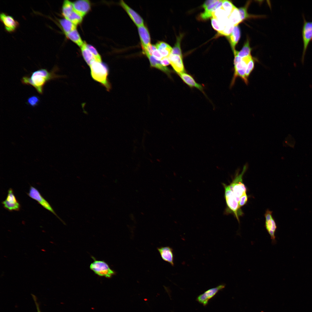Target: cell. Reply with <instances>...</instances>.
Here are the masks:
<instances>
[{"mask_svg":"<svg viewBox=\"0 0 312 312\" xmlns=\"http://www.w3.org/2000/svg\"><path fill=\"white\" fill-rule=\"evenodd\" d=\"M58 69L56 67L50 72L45 69L41 68L31 73L30 76L23 77L21 79L23 84L33 86L38 93L42 94L43 87L47 82L56 78L60 77L55 72Z\"/></svg>","mask_w":312,"mask_h":312,"instance_id":"cell-1","label":"cell"},{"mask_svg":"<svg viewBox=\"0 0 312 312\" xmlns=\"http://www.w3.org/2000/svg\"><path fill=\"white\" fill-rule=\"evenodd\" d=\"M90 66L93 79L101 83L107 90H110L111 86L108 79L109 70L106 65L101 62L95 61Z\"/></svg>","mask_w":312,"mask_h":312,"instance_id":"cell-2","label":"cell"},{"mask_svg":"<svg viewBox=\"0 0 312 312\" xmlns=\"http://www.w3.org/2000/svg\"><path fill=\"white\" fill-rule=\"evenodd\" d=\"M222 184L224 188V197L226 205L224 213L226 214L233 213L239 223V218L243 215V213L239 206L238 202L231 190L229 185L224 183H222Z\"/></svg>","mask_w":312,"mask_h":312,"instance_id":"cell-3","label":"cell"},{"mask_svg":"<svg viewBox=\"0 0 312 312\" xmlns=\"http://www.w3.org/2000/svg\"><path fill=\"white\" fill-rule=\"evenodd\" d=\"M247 167L246 165H245L241 173L239 174L238 172L237 173L232 182L229 185L238 203L241 197L246 192L247 188L243 183V177Z\"/></svg>","mask_w":312,"mask_h":312,"instance_id":"cell-4","label":"cell"},{"mask_svg":"<svg viewBox=\"0 0 312 312\" xmlns=\"http://www.w3.org/2000/svg\"><path fill=\"white\" fill-rule=\"evenodd\" d=\"M252 58L251 55L242 58L241 62L234 65V73L230 85L231 87L235 83L236 78L239 77H240L246 84H248V81L246 77L245 74L248 63Z\"/></svg>","mask_w":312,"mask_h":312,"instance_id":"cell-5","label":"cell"},{"mask_svg":"<svg viewBox=\"0 0 312 312\" xmlns=\"http://www.w3.org/2000/svg\"><path fill=\"white\" fill-rule=\"evenodd\" d=\"M90 269L94 273L101 276L110 278L116 274L108 265L105 261L100 260H94L90 265Z\"/></svg>","mask_w":312,"mask_h":312,"instance_id":"cell-6","label":"cell"},{"mask_svg":"<svg viewBox=\"0 0 312 312\" xmlns=\"http://www.w3.org/2000/svg\"><path fill=\"white\" fill-rule=\"evenodd\" d=\"M303 23L302 34L303 49L301 60L303 62L306 51L310 42L312 41V22L307 21L303 15Z\"/></svg>","mask_w":312,"mask_h":312,"instance_id":"cell-7","label":"cell"},{"mask_svg":"<svg viewBox=\"0 0 312 312\" xmlns=\"http://www.w3.org/2000/svg\"><path fill=\"white\" fill-rule=\"evenodd\" d=\"M29 192L27 194L30 197L36 200L43 207L51 212L63 223H64L57 215L49 203L42 196L37 189L31 186Z\"/></svg>","mask_w":312,"mask_h":312,"instance_id":"cell-8","label":"cell"},{"mask_svg":"<svg viewBox=\"0 0 312 312\" xmlns=\"http://www.w3.org/2000/svg\"><path fill=\"white\" fill-rule=\"evenodd\" d=\"M225 287V284H222L216 287L210 289L198 296L196 298V301L203 306H206L208 304L210 300L213 298L219 291L224 288Z\"/></svg>","mask_w":312,"mask_h":312,"instance_id":"cell-9","label":"cell"},{"mask_svg":"<svg viewBox=\"0 0 312 312\" xmlns=\"http://www.w3.org/2000/svg\"><path fill=\"white\" fill-rule=\"evenodd\" d=\"M265 219V226L271 237L272 242L274 244L276 242L275 233L277 226L272 216V211L268 209L264 215Z\"/></svg>","mask_w":312,"mask_h":312,"instance_id":"cell-10","label":"cell"},{"mask_svg":"<svg viewBox=\"0 0 312 312\" xmlns=\"http://www.w3.org/2000/svg\"><path fill=\"white\" fill-rule=\"evenodd\" d=\"M4 207L10 211H19L21 207L12 188H10L6 199L2 202Z\"/></svg>","mask_w":312,"mask_h":312,"instance_id":"cell-11","label":"cell"},{"mask_svg":"<svg viewBox=\"0 0 312 312\" xmlns=\"http://www.w3.org/2000/svg\"><path fill=\"white\" fill-rule=\"evenodd\" d=\"M0 19L5 30L8 32H14L18 26V23L11 16L2 12L0 14Z\"/></svg>","mask_w":312,"mask_h":312,"instance_id":"cell-12","label":"cell"},{"mask_svg":"<svg viewBox=\"0 0 312 312\" xmlns=\"http://www.w3.org/2000/svg\"><path fill=\"white\" fill-rule=\"evenodd\" d=\"M73 4L74 11L82 17L86 15L90 9V3L88 0H77Z\"/></svg>","mask_w":312,"mask_h":312,"instance_id":"cell-13","label":"cell"},{"mask_svg":"<svg viewBox=\"0 0 312 312\" xmlns=\"http://www.w3.org/2000/svg\"><path fill=\"white\" fill-rule=\"evenodd\" d=\"M120 4L125 10L132 21L138 27L144 25V21L142 18L123 1H121L120 2Z\"/></svg>","mask_w":312,"mask_h":312,"instance_id":"cell-14","label":"cell"},{"mask_svg":"<svg viewBox=\"0 0 312 312\" xmlns=\"http://www.w3.org/2000/svg\"><path fill=\"white\" fill-rule=\"evenodd\" d=\"M168 58L170 64L178 74L185 72L182 57L171 54Z\"/></svg>","mask_w":312,"mask_h":312,"instance_id":"cell-15","label":"cell"},{"mask_svg":"<svg viewBox=\"0 0 312 312\" xmlns=\"http://www.w3.org/2000/svg\"><path fill=\"white\" fill-rule=\"evenodd\" d=\"M157 249L163 260L174 266V257L172 249L169 246L161 247Z\"/></svg>","mask_w":312,"mask_h":312,"instance_id":"cell-16","label":"cell"},{"mask_svg":"<svg viewBox=\"0 0 312 312\" xmlns=\"http://www.w3.org/2000/svg\"><path fill=\"white\" fill-rule=\"evenodd\" d=\"M142 49L151 44L150 34L147 28L144 25L138 27Z\"/></svg>","mask_w":312,"mask_h":312,"instance_id":"cell-17","label":"cell"},{"mask_svg":"<svg viewBox=\"0 0 312 312\" xmlns=\"http://www.w3.org/2000/svg\"><path fill=\"white\" fill-rule=\"evenodd\" d=\"M179 75L183 82L190 87L196 88L204 94L202 85L197 83L190 75L184 72L180 73Z\"/></svg>","mask_w":312,"mask_h":312,"instance_id":"cell-18","label":"cell"},{"mask_svg":"<svg viewBox=\"0 0 312 312\" xmlns=\"http://www.w3.org/2000/svg\"><path fill=\"white\" fill-rule=\"evenodd\" d=\"M240 36V30L238 25L235 26L232 32L229 36L227 37L233 52L235 50V46L239 40Z\"/></svg>","mask_w":312,"mask_h":312,"instance_id":"cell-19","label":"cell"},{"mask_svg":"<svg viewBox=\"0 0 312 312\" xmlns=\"http://www.w3.org/2000/svg\"><path fill=\"white\" fill-rule=\"evenodd\" d=\"M155 46L163 58L168 57L172 53V49L165 42H159Z\"/></svg>","mask_w":312,"mask_h":312,"instance_id":"cell-20","label":"cell"},{"mask_svg":"<svg viewBox=\"0 0 312 312\" xmlns=\"http://www.w3.org/2000/svg\"><path fill=\"white\" fill-rule=\"evenodd\" d=\"M81 48L84 59L87 64L90 66L94 62L96 61L94 56L88 47L87 44L85 42H84Z\"/></svg>","mask_w":312,"mask_h":312,"instance_id":"cell-21","label":"cell"},{"mask_svg":"<svg viewBox=\"0 0 312 312\" xmlns=\"http://www.w3.org/2000/svg\"><path fill=\"white\" fill-rule=\"evenodd\" d=\"M150 61L151 66L158 69L166 73L168 75H170V70L166 66H163L161 64L160 61L155 59L153 56L148 53L145 54Z\"/></svg>","mask_w":312,"mask_h":312,"instance_id":"cell-22","label":"cell"},{"mask_svg":"<svg viewBox=\"0 0 312 312\" xmlns=\"http://www.w3.org/2000/svg\"><path fill=\"white\" fill-rule=\"evenodd\" d=\"M228 19L229 23L234 26L238 25L242 22L238 9L235 6L228 16Z\"/></svg>","mask_w":312,"mask_h":312,"instance_id":"cell-23","label":"cell"},{"mask_svg":"<svg viewBox=\"0 0 312 312\" xmlns=\"http://www.w3.org/2000/svg\"><path fill=\"white\" fill-rule=\"evenodd\" d=\"M59 21L65 34L76 29L75 25L70 21L65 18L59 19Z\"/></svg>","mask_w":312,"mask_h":312,"instance_id":"cell-24","label":"cell"},{"mask_svg":"<svg viewBox=\"0 0 312 312\" xmlns=\"http://www.w3.org/2000/svg\"><path fill=\"white\" fill-rule=\"evenodd\" d=\"M65 35L67 38L79 47H81L84 43L76 29Z\"/></svg>","mask_w":312,"mask_h":312,"instance_id":"cell-25","label":"cell"},{"mask_svg":"<svg viewBox=\"0 0 312 312\" xmlns=\"http://www.w3.org/2000/svg\"><path fill=\"white\" fill-rule=\"evenodd\" d=\"M220 1V0H216L215 2L205 8L204 12L200 14L201 18L203 19L206 20L212 16V13L215 11L214 8Z\"/></svg>","mask_w":312,"mask_h":312,"instance_id":"cell-26","label":"cell"},{"mask_svg":"<svg viewBox=\"0 0 312 312\" xmlns=\"http://www.w3.org/2000/svg\"><path fill=\"white\" fill-rule=\"evenodd\" d=\"M74 10L73 3L68 0H64L62 7V14L64 18L67 19Z\"/></svg>","mask_w":312,"mask_h":312,"instance_id":"cell-27","label":"cell"},{"mask_svg":"<svg viewBox=\"0 0 312 312\" xmlns=\"http://www.w3.org/2000/svg\"><path fill=\"white\" fill-rule=\"evenodd\" d=\"M252 50L250 45L248 39L245 42L242 49L239 51L235 50L233 52H235L239 57L243 58L250 55Z\"/></svg>","mask_w":312,"mask_h":312,"instance_id":"cell-28","label":"cell"},{"mask_svg":"<svg viewBox=\"0 0 312 312\" xmlns=\"http://www.w3.org/2000/svg\"><path fill=\"white\" fill-rule=\"evenodd\" d=\"M66 19L70 21L76 26L81 23L83 20V17L74 10Z\"/></svg>","mask_w":312,"mask_h":312,"instance_id":"cell-29","label":"cell"},{"mask_svg":"<svg viewBox=\"0 0 312 312\" xmlns=\"http://www.w3.org/2000/svg\"><path fill=\"white\" fill-rule=\"evenodd\" d=\"M234 6L230 1L223 0L222 8L226 12L228 16L230 15Z\"/></svg>","mask_w":312,"mask_h":312,"instance_id":"cell-30","label":"cell"},{"mask_svg":"<svg viewBox=\"0 0 312 312\" xmlns=\"http://www.w3.org/2000/svg\"><path fill=\"white\" fill-rule=\"evenodd\" d=\"M182 36H180L177 37L176 42L172 49L171 54L178 55L182 57L180 48V42Z\"/></svg>","mask_w":312,"mask_h":312,"instance_id":"cell-31","label":"cell"},{"mask_svg":"<svg viewBox=\"0 0 312 312\" xmlns=\"http://www.w3.org/2000/svg\"><path fill=\"white\" fill-rule=\"evenodd\" d=\"M235 26L229 22L223 30L218 32V35L228 36L233 31Z\"/></svg>","mask_w":312,"mask_h":312,"instance_id":"cell-32","label":"cell"},{"mask_svg":"<svg viewBox=\"0 0 312 312\" xmlns=\"http://www.w3.org/2000/svg\"><path fill=\"white\" fill-rule=\"evenodd\" d=\"M40 102V99L37 96H32L27 99V103L31 106L34 107L36 106Z\"/></svg>","mask_w":312,"mask_h":312,"instance_id":"cell-33","label":"cell"},{"mask_svg":"<svg viewBox=\"0 0 312 312\" xmlns=\"http://www.w3.org/2000/svg\"><path fill=\"white\" fill-rule=\"evenodd\" d=\"M247 8V6H246L238 9L242 21L250 17L248 13Z\"/></svg>","mask_w":312,"mask_h":312,"instance_id":"cell-34","label":"cell"},{"mask_svg":"<svg viewBox=\"0 0 312 312\" xmlns=\"http://www.w3.org/2000/svg\"><path fill=\"white\" fill-rule=\"evenodd\" d=\"M87 46L94 56L96 61L98 62H101V56L96 49L93 46L90 44H87Z\"/></svg>","mask_w":312,"mask_h":312,"instance_id":"cell-35","label":"cell"},{"mask_svg":"<svg viewBox=\"0 0 312 312\" xmlns=\"http://www.w3.org/2000/svg\"><path fill=\"white\" fill-rule=\"evenodd\" d=\"M254 68V61L252 58L248 63L246 72V77L248 79V77Z\"/></svg>","mask_w":312,"mask_h":312,"instance_id":"cell-36","label":"cell"},{"mask_svg":"<svg viewBox=\"0 0 312 312\" xmlns=\"http://www.w3.org/2000/svg\"><path fill=\"white\" fill-rule=\"evenodd\" d=\"M211 23L213 28L216 30L220 32L224 29L221 26L218 21L213 18H211Z\"/></svg>","mask_w":312,"mask_h":312,"instance_id":"cell-37","label":"cell"},{"mask_svg":"<svg viewBox=\"0 0 312 312\" xmlns=\"http://www.w3.org/2000/svg\"><path fill=\"white\" fill-rule=\"evenodd\" d=\"M248 199V196L246 193L244 194L240 198V200L238 202V204L240 207L244 206L247 203Z\"/></svg>","mask_w":312,"mask_h":312,"instance_id":"cell-38","label":"cell"},{"mask_svg":"<svg viewBox=\"0 0 312 312\" xmlns=\"http://www.w3.org/2000/svg\"><path fill=\"white\" fill-rule=\"evenodd\" d=\"M156 60L160 61L163 58L159 51L156 48L153 51L152 55Z\"/></svg>","mask_w":312,"mask_h":312,"instance_id":"cell-39","label":"cell"},{"mask_svg":"<svg viewBox=\"0 0 312 312\" xmlns=\"http://www.w3.org/2000/svg\"><path fill=\"white\" fill-rule=\"evenodd\" d=\"M31 295L32 296V298H33V300H34V302H35V305H36V309H37V312H41V311L40 309V305H39V304L38 302L37 299L35 295H34L33 294H31Z\"/></svg>","mask_w":312,"mask_h":312,"instance_id":"cell-40","label":"cell"},{"mask_svg":"<svg viewBox=\"0 0 312 312\" xmlns=\"http://www.w3.org/2000/svg\"><path fill=\"white\" fill-rule=\"evenodd\" d=\"M161 64L163 66H166L170 63L168 57H163L160 60Z\"/></svg>","mask_w":312,"mask_h":312,"instance_id":"cell-41","label":"cell"},{"mask_svg":"<svg viewBox=\"0 0 312 312\" xmlns=\"http://www.w3.org/2000/svg\"><path fill=\"white\" fill-rule=\"evenodd\" d=\"M216 0H209L205 1L202 5V7L205 9L207 6L215 2Z\"/></svg>","mask_w":312,"mask_h":312,"instance_id":"cell-42","label":"cell"},{"mask_svg":"<svg viewBox=\"0 0 312 312\" xmlns=\"http://www.w3.org/2000/svg\"><path fill=\"white\" fill-rule=\"evenodd\" d=\"M41 250L44 252H45L46 251V250L44 249H41Z\"/></svg>","mask_w":312,"mask_h":312,"instance_id":"cell-43","label":"cell"},{"mask_svg":"<svg viewBox=\"0 0 312 312\" xmlns=\"http://www.w3.org/2000/svg\"><path fill=\"white\" fill-rule=\"evenodd\" d=\"M50 242L51 243H52V244H53V242H51V241H50Z\"/></svg>","mask_w":312,"mask_h":312,"instance_id":"cell-44","label":"cell"}]
</instances>
